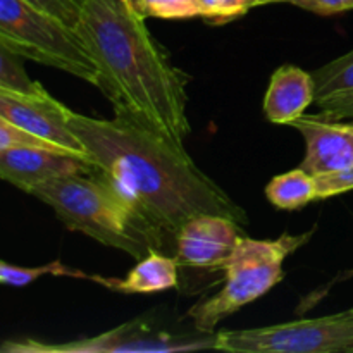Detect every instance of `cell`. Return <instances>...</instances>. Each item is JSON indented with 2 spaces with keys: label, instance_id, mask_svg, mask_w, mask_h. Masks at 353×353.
<instances>
[{
  "label": "cell",
  "instance_id": "cell-1",
  "mask_svg": "<svg viewBox=\"0 0 353 353\" xmlns=\"http://www.w3.org/2000/svg\"><path fill=\"white\" fill-rule=\"evenodd\" d=\"M72 131L97 171L165 236L176 255L183 224L200 214H219L247 226L248 216L186 148L114 107L112 119L72 110Z\"/></svg>",
  "mask_w": 353,
  "mask_h": 353
},
{
  "label": "cell",
  "instance_id": "cell-2",
  "mask_svg": "<svg viewBox=\"0 0 353 353\" xmlns=\"http://www.w3.org/2000/svg\"><path fill=\"white\" fill-rule=\"evenodd\" d=\"M78 33L100 71L99 90L124 112L185 148L192 131L186 76L124 0H86Z\"/></svg>",
  "mask_w": 353,
  "mask_h": 353
},
{
  "label": "cell",
  "instance_id": "cell-3",
  "mask_svg": "<svg viewBox=\"0 0 353 353\" xmlns=\"http://www.w3.org/2000/svg\"><path fill=\"white\" fill-rule=\"evenodd\" d=\"M30 195L50 207L69 231H78L137 261L159 250L174 255L164 234L99 171L48 179Z\"/></svg>",
  "mask_w": 353,
  "mask_h": 353
},
{
  "label": "cell",
  "instance_id": "cell-4",
  "mask_svg": "<svg viewBox=\"0 0 353 353\" xmlns=\"http://www.w3.org/2000/svg\"><path fill=\"white\" fill-rule=\"evenodd\" d=\"M316 230L303 234L285 233L276 240L241 238L224 265L223 288L216 295L199 300L186 314L195 330L214 333L224 319L271 292L285 276L286 257L303 247Z\"/></svg>",
  "mask_w": 353,
  "mask_h": 353
},
{
  "label": "cell",
  "instance_id": "cell-5",
  "mask_svg": "<svg viewBox=\"0 0 353 353\" xmlns=\"http://www.w3.org/2000/svg\"><path fill=\"white\" fill-rule=\"evenodd\" d=\"M0 45L99 88L100 71L78 30L24 0H0Z\"/></svg>",
  "mask_w": 353,
  "mask_h": 353
},
{
  "label": "cell",
  "instance_id": "cell-6",
  "mask_svg": "<svg viewBox=\"0 0 353 353\" xmlns=\"http://www.w3.org/2000/svg\"><path fill=\"white\" fill-rule=\"evenodd\" d=\"M216 350L234 353H353V307L331 316L216 333Z\"/></svg>",
  "mask_w": 353,
  "mask_h": 353
},
{
  "label": "cell",
  "instance_id": "cell-7",
  "mask_svg": "<svg viewBox=\"0 0 353 353\" xmlns=\"http://www.w3.org/2000/svg\"><path fill=\"white\" fill-rule=\"evenodd\" d=\"M216 350V334L196 330L193 334H174L157 330L143 317L124 323L92 338L41 343L38 340H7L3 353H171Z\"/></svg>",
  "mask_w": 353,
  "mask_h": 353
},
{
  "label": "cell",
  "instance_id": "cell-8",
  "mask_svg": "<svg viewBox=\"0 0 353 353\" xmlns=\"http://www.w3.org/2000/svg\"><path fill=\"white\" fill-rule=\"evenodd\" d=\"M247 236L243 224L219 214H200L183 224L176 238L179 269L219 272L240 240Z\"/></svg>",
  "mask_w": 353,
  "mask_h": 353
},
{
  "label": "cell",
  "instance_id": "cell-9",
  "mask_svg": "<svg viewBox=\"0 0 353 353\" xmlns=\"http://www.w3.org/2000/svg\"><path fill=\"white\" fill-rule=\"evenodd\" d=\"M71 112L45 88L34 93L0 90V117L86 157L85 147L69 123Z\"/></svg>",
  "mask_w": 353,
  "mask_h": 353
},
{
  "label": "cell",
  "instance_id": "cell-10",
  "mask_svg": "<svg viewBox=\"0 0 353 353\" xmlns=\"http://www.w3.org/2000/svg\"><path fill=\"white\" fill-rule=\"evenodd\" d=\"M290 126L299 130L305 140L307 150L300 168L310 174H326L353 164V123L321 112L303 114Z\"/></svg>",
  "mask_w": 353,
  "mask_h": 353
},
{
  "label": "cell",
  "instance_id": "cell-11",
  "mask_svg": "<svg viewBox=\"0 0 353 353\" xmlns=\"http://www.w3.org/2000/svg\"><path fill=\"white\" fill-rule=\"evenodd\" d=\"M95 171V164L79 155L26 147L0 150V178L26 193H31L34 186L48 179L71 174H90Z\"/></svg>",
  "mask_w": 353,
  "mask_h": 353
},
{
  "label": "cell",
  "instance_id": "cell-12",
  "mask_svg": "<svg viewBox=\"0 0 353 353\" xmlns=\"http://www.w3.org/2000/svg\"><path fill=\"white\" fill-rule=\"evenodd\" d=\"M316 102L314 74L293 64H283L271 76L264 97V114L274 124H292Z\"/></svg>",
  "mask_w": 353,
  "mask_h": 353
},
{
  "label": "cell",
  "instance_id": "cell-13",
  "mask_svg": "<svg viewBox=\"0 0 353 353\" xmlns=\"http://www.w3.org/2000/svg\"><path fill=\"white\" fill-rule=\"evenodd\" d=\"M179 264L174 255L154 250L128 272L124 279L92 274L90 281L121 293H159L178 288Z\"/></svg>",
  "mask_w": 353,
  "mask_h": 353
},
{
  "label": "cell",
  "instance_id": "cell-14",
  "mask_svg": "<svg viewBox=\"0 0 353 353\" xmlns=\"http://www.w3.org/2000/svg\"><path fill=\"white\" fill-rule=\"evenodd\" d=\"M312 74L316 79V103L321 112L334 116L353 100V50L327 62Z\"/></svg>",
  "mask_w": 353,
  "mask_h": 353
},
{
  "label": "cell",
  "instance_id": "cell-15",
  "mask_svg": "<svg viewBox=\"0 0 353 353\" xmlns=\"http://www.w3.org/2000/svg\"><path fill=\"white\" fill-rule=\"evenodd\" d=\"M265 196L274 207L295 210L317 200L316 176L299 168L274 176L265 186Z\"/></svg>",
  "mask_w": 353,
  "mask_h": 353
},
{
  "label": "cell",
  "instance_id": "cell-16",
  "mask_svg": "<svg viewBox=\"0 0 353 353\" xmlns=\"http://www.w3.org/2000/svg\"><path fill=\"white\" fill-rule=\"evenodd\" d=\"M43 276H65V278L88 279V281L92 278V274L68 268L61 261L48 262V264L37 265V268H21V265L9 264V262H0V283L6 286L24 288Z\"/></svg>",
  "mask_w": 353,
  "mask_h": 353
},
{
  "label": "cell",
  "instance_id": "cell-17",
  "mask_svg": "<svg viewBox=\"0 0 353 353\" xmlns=\"http://www.w3.org/2000/svg\"><path fill=\"white\" fill-rule=\"evenodd\" d=\"M16 52L0 45V90H9L17 93H34L43 88V85L30 79L24 71L23 61Z\"/></svg>",
  "mask_w": 353,
  "mask_h": 353
},
{
  "label": "cell",
  "instance_id": "cell-18",
  "mask_svg": "<svg viewBox=\"0 0 353 353\" xmlns=\"http://www.w3.org/2000/svg\"><path fill=\"white\" fill-rule=\"evenodd\" d=\"M14 147H26V148H43V150H54L61 152V154L76 155L69 148L62 147V145L54 143V141L47 140V138L40 137L37 133L23 130V128L16 126L10 121L0 117V150Z\"/></svg>",
  "mask_w": 353,
  "mask_h": 353
},
{
  "label": "cell",
  "instance_id": "cell-19",
  "mask_svg": "<svg viewBox=\"0 0 353 353\" xmlns=\"http://www.w3.org/2000/svg\"><path fill=\"white\" fill-rule=\"evenodd\" d=\"M203 19L214 26H223L259 7V0H200Z\"/></svg>",
  "mask_w": 353,
  "mask_h": 353
},
{
  "label": "cell",
  "instance_id": "cell-20",
  "mask_svg": "<svg viewBox=\"0 0 353 353\" xmlns=\"http://www.w3.org/2000/svg\"><path fill=\"white\" fill-rule=\"evenodd\" d=\"M143 16L159 19H193L202 16L200 0H143Z\"/></svg>",
  "mask_w": 353,
  "mask_h": 353
},
{
  "label": "cell",
  "instance_id": "cell-21",
  "mask_svg": "<svg viewBox=\"0 0 353 353\" xmlns=\"http://www.w3.org/2000/svg\"><path fill=\"white\" fill-rule=\"evenodd\" d=\"M34 9L57 17L71 28H78L86 0H24Z\"/></svg>",
  "mask_w": 353,
  "mask_h": 353
},
{
  "label": "cell",
  "instance_id": "cell-22",
  "mask_svg": "<svg viewBox=\"0 0 353 353\" xmlns=\"http://www.w3.org/2000/svg\"><path fill=\"white\" fill-rule=\"evenodd\" d=\"M317 181V200H326L331 196L353 190V164L334 172L316 176Z\"/></svg>",
  "mask_w": 353,
  "mask_h": 353
},
{
  "label": "cell",
  "instance_id": "cell-23",
  "mask_svg": "<svg viewBox=\"0 0 353 353\" xmlns=\"http://www.w3.org/2000/svg\"><path fill=\"white\" fill-rule=\"evenodd\" d=\"M288 2L319 16H333L353 9V0H288Z\"/></svg>",
  "mask_w": 353,
  "mask_h": 353
},
{
  "label": "cell",
  "instance_id": "cell-24",
  "mask_svg": "<svg viewBox=\"0 0 353 353\" xmlns=\"http://www.w3.org/2000/svg\"><path fill=\"white\" fill-rule=\"evenodd\" d=\"M330 117H333V119H347V117H353V100H350L345 107H341L334 116Z\"/></svg>",
  "mask_w": 353,
  "mask_h": 353
},
{
  "label": "cell",
  "instance_id": "cell-25",
  "mask_svg": "<svg viewBox=\"0 0 353 353\" xmlns=\"http://www.w3.org/2000/svg\"><path fill=\"white\" fill-rule=\"evenodd\" d=\"M124 2L128 3V7H130L134 14H140V16H143V0H124Z\"/></svg>",
  "mask_w": 353,
  "mask_h": 353
},
{
  "label": "cell",
  "instance_id": "cell-26",
  "mask_svg": "<svg viewBox=\"0 0 353 353\" xmlns=\"http://www.w3.org/2000/svg\"><path fill=\"white\" fill-rule=\"evenodd\" d=\"M276 2H288V0H259V6H268V3H276Z\"/></svg>",
  "mask_w": 353,
  "mask_h": 353
}]
</instances>
